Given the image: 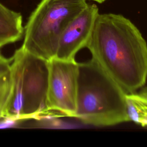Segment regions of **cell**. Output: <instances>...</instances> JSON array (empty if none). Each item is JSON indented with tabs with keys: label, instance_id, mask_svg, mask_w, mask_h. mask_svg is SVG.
I'll return each instance as SVG.
<instances>
[{
	"label": "cell",
	"instance_id": "obj_1",
	"mask_svg": "<svg viewBox=\"0 0 147 147\" xmlns=\"http://www.w3.org/2000/svg\"><path fill=\"white\" fill-rule=\"evenodd\" d=\"M92 59L126 93L147 79V44L138 28L121 14H99L87 47Z\"/></svg>",
	"mask_w": 147,
	"mask_h": 147
},
{
	"label": "cell",
	"instance_id": "obj_2",
	"mask_svg": "<svg viewBox=\"0 0 147 147\" xmlns=\"http://www.w3.org/2000/svg\"><path fill=\"white\" fill-rule=\"evenodd\" d=\"M126 93L91 58L79 63L77 109L75 118L95 126L129 121Z\"/></svg>",
	"mask_w": 147,
	"mask_h": 147
},
{
	"label": "cell",
	"instance_id": "obj_3",
	"mask_svg": "<svg viewBox=\"0 0 147 147\" xmlns=\"http://www.w3.org/2000/svg\"><path fill=\"white\" fill-rule=\"evenodd\" d=\"M11 59L13 94L7 118L26 119L49 114V60L29 52L22 47L14 52Z\"/></svg>",
	"mask_w": 147,
	"mask_h": 147
},
{
	"label": "cell",
	"instance_id": "obj_4",
	"mask_svg": "<svg viewBox=\"0 0 147 147\" xmlns=\"http://www.w3.org/2000/svg\"><path fill=\"white\" fill-rule=\"evenodd\" d=\"M87 5L86 0H41L24 26L21 47L47 60L55 57L64 30Z\"/></svg>",
	"mask_w": 147,
	"mask_h": 147
},
{
	"label": "cell",
	"instance_id": "obj_5",
	"mask_svg": "<svg viewBox=\"0 0 147 147\" xmlns=\"http://www.w3.org/2000/svg\"><path fill=\"white\" fill-rule=\"evenodd\" d=\"M79 63L53 57L49 60L47 106L50 112L74 117L77 109Z\"/></svg>",
	"mask_w": 147,
	"mask_h": 147
},
{
	"label": "cell",
	"instance_id": "obj_6",
	"mask_svg": "<svg viewBox=\"0 0 147 147\" xmlns=\"http://www.w3.org/2000/svg\"><path fill=\"white\" fill-rule=\"evenodd\" d=\"M99 14L96 5L88 4L64 30L59 41L55 57L75 60L76 53L87 47Z\"/></svg>",
	"mask_w": 147,
	"mask_h": 147
},
{
	"label": "cell",
	"instance_id": "obj_7",
	"mask_svg": "<svg viewBox=\"0 0 147 147\" xmlns=\"http://www.w3.org/2000/svg\"><path fill=\"white\" fill-rule=\"evenodd\" d=\"M24 32L21 14L0 2V48L21 40Z\"/></svg>",
	"mask_w": 147,
	"mask_h": 147
},
{
	"label": "cell",
	"instance_id": "obj_8",
	"mask_svg": "<svg viewBox=\"0 0 147 147\" xmlns=\"http://www.w3.org/2000/svg\"><path fill=\"white\" fill-rule=\"evenodd\" d=\"M126 104L129 121L147 127V87L126 94Z\"/></svg>",
	"mask_w": 147,
	"mask_h": 147
},
{
	"label": "cell",
	"instance_id": "obj_9",
	"mask_svg": "<svg viewBox=\"0 0 147 147\" xmlns=\"http://www.w3.org/2000/svg\"><path fill=\"white\" fill-rule=\"evenodd\" d=\"M13 94V83L10 72L0 76V119L7 118Z\"/></svg>",
	"mask_w": 147,
	"mask_h": 147
},
{
	"label": "cell",
	"instance_id": "obj_10",
	"mask_svg": "<svg viewBox=\"0 0 147 147\" xmlns=\"http://www.w3.org/2000/svg\"><path fill=\"white\" fill-rule=\"evenodd\" d=\"M11 59L5 57L0 52V76L10 72Z\"/></svg>",
	"mask_w": 147,
	"mask_h": 147
},
{
	"label": "cell",
	"instance_id": "obj_11",
	"mask_svg": "<svg viewBox=\"0 0 147 147\" xmlns=\"http://www.w3.org/2000/svg\"><path fill=\"white\" fill-rule=\"evenodd\" d=\"M91 1H95V2H98L99 3H102L103 2H104L105 1H107V0H91Z\"/></svg>",
	"mask_w": 147,
	"mask_h": 147
}]
</instances>
